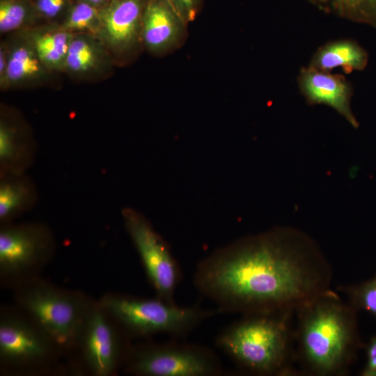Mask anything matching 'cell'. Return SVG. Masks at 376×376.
<instances>
[{
  "label": "cell",
  "mask_w": 376,
  "mask_h": 376,
  "mask_svg": "<svg viewBox=\"0 0 376 376\" xmlns=\"http://www.w3.org/2000/svg\"><path fill=\"white\" fill-rule=\"evenodd\" d=\"M331 273L310 237L280 227L216 249L198 263L193 283L220 313L296 312L329 289Z\"/></svg>",
  "instance_id": "obj_1"
},
{
  "label": "cell",
  "mask_w": 376,
  "mask_h": 376,
  "mask_svg": "<svg viewBox=\"0 0 376 376\" xmlns=\"http://www.w3.org/2000/svg\"><path fill=\"white\" fill-rule=\"evenodd\" d=\"M356 311L329 289L296 311L295 340L306 370L319 376L346 373L361 345Z\"/></svg>",
  "instance_id": "obj_2"
},
{
  "label": "cell",
  "mask_w": 376,
  "mask_h": 376,
  "mask_svg": "<svg viewBox=\"0 0 376 376\" xmlns=\"http://www.w3.org/2000/svg\"><path fill=\"white\" fill-rule=\"evenodd\" d=\"M292 313L243 315L217 336L215 345L238 367L250 373H289L295 340L290 324Z\"/></svg>",
  "instance_id": "obj_3"
},
{
  "label": "cell",
  "mask_w": 376,
  "mask_h": 376,
  "mask_svg": "<svg viewBox=\"0 0 376 376\" xmlns=\"http://www.w3.org/2000/svg\"><path fill=\"white\" fill-rule=\"evenodd\" d=\"M102 306L130 332L140 336L164 334L182 338L220 313L217 308L205 309L198 305L181 306L157 297L143 299L109 295L103 299Z\"/></svg>",
  "instance_id": "obj_4"
},
{
  "label": "cell",
  "mask_w": 376,
  "mask_h": 376,
  "mask_svg": "<svg viewBox=\"0 0 376 376\" xmlns=\"http://www.w3.org/2000/svg\"><path fill=\"white\" fill-rule=\"evenodd\" d=\"M128 369L143 376H217L224 372L213 350L177 340L136 347L130 355Z\"/></svg>",
  "instance_id": "obj_5"
},
{
  "label": "cell",
  "mask_w": 376,
  "mask_h": 376,
  "mask_svg": "<svg viewBox=\"0 0 376 376\" xmlns=\"http://www.w3.org/2000/svg\"><path fill=\"white\" fill-rule=\"evenodd\" d=\"M122 216L157 297L175 304L182 274L169 244L139 211L125 207L122 210Z\"/></svg>",
  "instance_id": "obj_6"
},
{
  "label": "cell",
  "mask_w": 376,
  "mask_h": 376,
  "mask_svg": "<svg viewBox=\"0 0 376 376\" xmlns=\"http://www.w3.org/2000/svg\"><path fill=\"white\" fill-rule=\"evenodd\" d=\"M23 303L44 331L59 343L70 341L82 323L81 303L64 292L47 287H33L25 292Z\"/></svg>",
  "instance_id": "obj_7"
},
{
  "label": "cell",
  "mask_w": 376,
  "mask_h": 376,
  "mask_svg": "<svg viewBox=\"0 0 376 376\" xmlns=\"http://www.w3.org/2000/svg\"><path fill=\"white\" fill-rule=\"evenodd\" d=\"M297 84L299 93L308 105L329 107L352 127H359V123L351 106L353 86L345 76L307 65L299 69Z\"/></svg>",
  "instance_id": "obj_8"
},
{
  "label": "cell",
  "mask_w": 376,
  "mask_h": 376,
  "mask_svg": "<svg viewBox=\"0 0 376 376\" xmlns=\"http://www.w3.org/2000/svg\"><path fill=\"white\" fill-rule=\"evenodd\" d=\"M148 0H111L100 9L97 37L116 53H124L141 40V24Z\"/></svg>",
  "instance_id": "obj_9"
},
{
  "label": "cell",
  "mask_w": 376,
  "mask_h": 376,
  "mask_svg": "<svg viewBox=\"0 0 376 376\" xmlns=\"http://www.w3.org/2000/svg\"><path fill=\"white\" fill-rule=\"evenodd\" d=\"M48 245L47 234L33 226H8L0 232V268L3 273L31 266Z\"/></svg>",
  "instance_id": "obj_10"
},
{
  "label": "cell",
  "mask_w": 376,
  "mask_h": 376,
  "mask_svg": "<svg viewBox=\"0 0 376 376\" xmlns=\"http://www.w3.org/2000/svg\"><path fill=\"white\" fill-rule=\"evenodd\" d=\"M187 24L169 0H148L141 24V41L154 53L166 52L181 40Z\"/></svg>",
  "instance_id": "obj_11"
},
{
  "label": "cell",
  "mask_w": 376,
  "mask_h": 376,
  "mask_svg": "<svg viewBox=\"0 0 376 376\" xmlns=\"http://www.w3.org/2000/svg\"><path fill=\"white\" fill-rule=\"evenodd\" d=\"M84 340L86 358L93 373L99 376L111 374L118 357V342L100 311H95L88 316Z\"/></svg>",
  "instance_id": "obj_12"
},
{
  "label": "cell",
  "mask_w": 376,
  "mask_h": 376,
  "mask_svg": "<svg viewBox=\"0 0 376 376\" xmlns=\"http://www.w3.org/2000/svg\"><path fill=\"white\" fill-rule=\"evenodd\" d=\"M47 351L42 336L29 324L17 319H3L0 323L1 357L13 362L40 358Z\"/></svg>",
  "instance_id": "obj_13"
},
{
  "label": "cell",
  "mask_w": 376,
  "mask_h": 376,
  "mask_svg": "<svg viewBox=\"0 0 376 376\" xmlns=\"http://www.w3.org/2000/svg\"><path fill=\"white\" fill-rule=\"evenodd\" d=\"M368 63L367 51L356 40L341 38L327 42L313 53L309 66L331 72L340 68L345 73L363 70Z\"/></svg>",
  "instance_id": "obj_14"
},
{
  "label": "cell",
  "mask_w": 376,
  "mask_h": 376,
  "mask_svg": "<svg viewBox=\"0 0 376 376\" xmlns=\"http://www.w3.org/2000/svg\"><path fill=\"white\" fill-rule=\"evenodd\" d=\"M13 42L8 46V67L1 88L20 86L45 79L49 70L39 58L27 37Z\"/></svg>",
  "instance_id": "obj_15"
},
{
  "label": "cell",
  "mask_w": 376,
  "mask_h": 376,
  "mask_svg": "<svg viewBox=\"0 0 376 376\" xmlns=\"http://www.w3.org/2000/svg\"><path fill=\"white\" fill-rule=\"evenodd\" d=\"M106 48L95 35L75 33L68 48L63 70L79 77L97 72L106 64Z\"/></svg>",
  "instance_id": "obj_16"
},
{
  "label": "cell",
  "mask_w": 376,
  "mask_h": 376,
  "mask_svg": "<svg viewBox=\"0 0 376 376\" xmlns=\"http://www.w3.org/2000/svg\"><path fill=\"white\" fill-rule=\"evenodd\" d=\"M74 34L59 26L36 29L26 37L44 65L49 70H60L64 69Z\"/></svg>",
  "instance_id": "obj_17"
},
{
  "label": "cell",
  "mask_w": 376,
  "mask_h": 376,
  "mask_svg": "<svg viewBox=\"0 0 376 376\" xmlns=\"http://www.w3.org/2000/svg\"><path fill=\"white\" fill-rule=\"evenodd\" d=\"M36 148L5 120L0 123V162L2 173H24L31 166Z\"/></svg>",
  "instance_id": "obj_18"
},
{
  "label": "cell",
  "mask_w": 376,
  "mask_h": 376,
  "mask_svg": "<svg viewBox=\"0 0 376 376\" xmlns=\"http://www.w3.org/2000/svg\"><path fill=\"white\" fill-rule=\"evenodd\" d=\"M36 191L24 173H2L0 183V219L4 221L30 207Z\"/></svg>",
  "instance_id": "obj_19"
},
{
  "label": "cell",
  "mask_w": 376,
  "mask_h": 376,
  "mask_svg": "<svg viewBox=\"0 0 376 376\" xmlns=\"http://www.w3.org/2000/svg\"><path fill=\"white\" fill-rule=\"evenodd\" d=\"M319 10L376 29V0H305Z\"/></svg>",
  "instance_id": "obj_20"
},
{
  "label": "cell",
  "mask_w": 376,
  "mask_h": 376,
  "mask_svg": "<svg viewBox=\"0 0 376 376\" xmlns=\"http://www.w3.org/2000/svg\"><path fill=\"white\" fill-rule=\"evenodd\" d=\"M100 25V8L77 1L70 7L60 26L72 33H87L97 36Z\"/></svg>",
  "instance_id": "obj_21"
},
{
  "label": "cell",
  "mask_w": 376,
  "mask_h": 376,
  "mask_svg": "<svg viewBox=\"0 0 376 376\" xmlns=\"http://www.w3.org/2000/svg\"><path fill=\"white\" fill-rule=\"evenodd\" d=\"M36 15L28 0H0V32L9 33L29 23Z\"/></svg>",
  "instance_id": "obj_22"
},
{
  "label": "cell",
  "mask_w": 376,
  "mask_h": 376,
  "mask_svg": "<svg viewBox=\"0 0 376 376\" xmlns=\"http://www.w3.org/2000/svg\"><path fill=\"white\" fill-rule=\"evenodd\" d=\"M343 290L356 311H364L376 318V274L372 279L346 287Z\"/></svg>",
  "instance_id": "obj_23"
},
{
  "label": "cell",
  "mask_w": 376,
  "mask_h": 376,
  "mask_svg": "<svg viewBox=\"0 0 376 376\" xmlns=\"http://www.w3.org/2000/svg\"><path fill=\"white\" fill-rule=\"evenodd\" d=\"M36 15L48 19L66 13L72 3L71 0H33Z\"/></svg>",
  "instance_id": "obj_24"
},
{
  "label": "cell",
  "mask_w": 376,
  "mask_h": 376,
  "mask_svg": "<svg viewBox=\"0 0 376 376\" xmlns=\"http://www.w3.org/2000/svg\"><path fill=\"white\" fill-rule=\"evenodd\" d=\"M173 7L187 24L196 17L200 0H169Z\"/></svg>",
  "instance_id": "obj_25"
},
{
  "label": "cell",
  "mask_w": 376,
  "mask_h": 376,
  "mask_svg": "<svg viewBox=\"0 0 376 376\" xmlns=\"http://www.w3.org/2000/svg\"><path fill=\"white\" fill-rule=\"evenodd\" d=\"M361 375L376 376V336L367 345L366 361Z\"/></svg>",
  "instance_id": "obj_26"
},
{
  "label": "cell",
  "mask_w": 376,
  "mask_h": 376,
  "mask_svg": "<svg viewBox=\"0 0 376 376\" xmlns=\"http://www.w3.org/2000/svg\"><path fill=\"white\" fill-rule=\"evenodd\" d=\"M8 45L1 43L0 47V86L2 87L7 71L8 61Z\"/></svg>",
  "instance_id": "obj_27"
},
{
  "label": "cell",
  "mask_w": 376,
  "mask_h": 376,
  "mask_svg": "<svg viewBox=\"0 0 376 376\" xmlns=\"http://www.w3.org/2000/svg\"><path fill=\"white\" fill-rule=\"evenodd\" d=\"M82 1L86 3H88L93 6H95L97 8H102L105 5H107L111 0H77Z\"/></svg>",
  "instance_id": "obj_28"
}]
</instances>
